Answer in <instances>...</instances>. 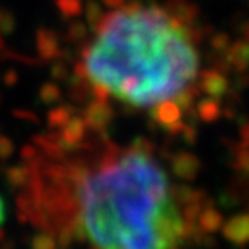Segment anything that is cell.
Here are the masks:
<instances>
[{"mask_svg":"<svg viewBox=\"0 0 249 249\" xmlns=\"http://www.w3.org/2000/svg\"><path fill=\"white\" fill-rule=\"evenodd\" d=\"M85 76L118 102L160 107L191 89L199 52L191 33L158 5H126L106 16L83 57Z\"/></svg>","mask_w":249,"mask_h":249,"instance_id":"obj_1","label":"cell"},{"mask_svg":"<svg viewBox=\"0 0 249 249\" xmlns=\"http://www.w3.org/2000/svg\"><path fill=\"white\" fill-rule=\"evenodd\" d=\"M78 227L93 249H178L185 220L164 168L128 149L78 187Z\"/></svg>","mask_w":249,"mask_h":249,"instance_id":"obj_2","label":"cell"},{"mask_svg":"<svg viewBox=\"0 0 249 249\" xmlns=\"http://www.w3.org/2000/svg\"><path fill=\"white\" fill-rule=\"evenodd\" d=\"M5 214H7V210H5V202H4V197L0 196V225L5 222Z\"/></svg>","mask_w":249,"mask_h":249,"instance_id":"obj_3","label":"cell"}]
</instances>
